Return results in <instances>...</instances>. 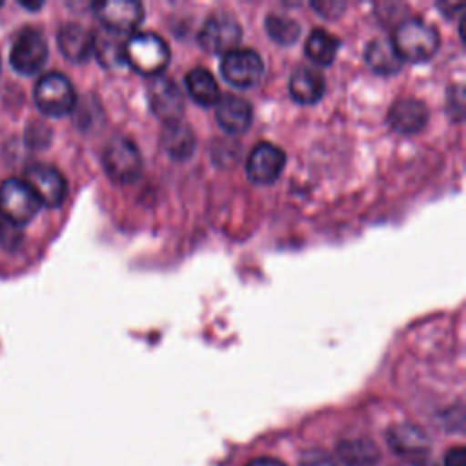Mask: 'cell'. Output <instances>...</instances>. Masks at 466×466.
Masks as SVG:
<instances>
[{
	"instance_id": "obj_5",
	"label": "cell",
	"mask_w": 466,
	"mask_h": 466,
	"mask_svg": "<svg viewBox=\"0 0 466 466\" xmlns=\"http://www.w3.org/2000/svg\"><path fill=\"white\" fill-rule=\"evenodd\" d=\"M242 38V25L240 22L229 15L228 11H215L211 13L200 31H198V44L208 53L224 55L237 47Z\"/></svg>"
},
{
	"instance_id": "obj_17",
	"label": "cell",
	"mask_w": 466,
	"mask_h": 466,
	"mask_svg": "<svg viewBox=\"0 0 466 466\" xmlns=\"http://www.w3.org/2000/svg\"><path fill=\"white\" fill-rule=\"evenodd\" d=\"M289 95L300 104H315L322 98L326 89V80L320 71L309 66H299L288 82Z\"/></svg>"
},
{
	"instance_id": "obj_30",
	"label": "cell",
	"mask_w": 466,
	"mask_h": 466,
	"mask_svg": "<svg viewBox=\"0 0 466 466\" xmlns=\"http://www.w3.org/2000/svg\"><path fill=\"white\" fill-rule=\"evenodd\" d=\"M248 466H288V464H284L282 461L273 459V457H257Z\"/></svg>"
},
{
	"instance_id": "obj_18",
	"label": "cell",
	"mask_w": 466,
	"mask_h": 466,
	"mask_svg": "<svg viewBox=\"0 0 466 466\" xmlns=\"http://www.w3.org/2000/svg\"><path fill=\"white\" fill-rule=\"evenodd\" d=\"M386 439L390 448L404 457L422 455L430 450V439L426 431L415 424H397L390 428Z\"/></svg>"
},
{
	"instance_id": "obj_16",
	"label": "cell",
	"mask_w": 466,
	"mask_h": 466,
	"mask_svg": "<svg viewBox=\"0 0 466 466\" xmlns=\"http://www.w3.org/2000/svg\"><path fill=\"white\" fill-rule=\"evenodd\" d=\"M160 144L164 151L175 160H186L195 153L197 138L187 122L182 118L164 122V129L160 133Z\"/></svg>"
},
{
	"instance_id": "obj_26",
	"label": "cell",
	"mask_w": 466,
	"mask_h": 466,
	"mask_svg": "<svg viewBox=\"0 0 466 466\" xmlns=\"http://www.w3.org/2000/svg\"><path fill=\"white\" fill-rule=\"evenodd\" d=\"M446 109L451 115V118L461 120L464 115V89L462 86H451L448 89V98H446Z\"/></svg>"
},
{
	"instance_id": "obj_22",
	"label": "cell",
	"mask_w": 466,
	"mask_h": 466,
	"mask_svg": "<svg viewBox=\"0 0 466 466\" xmlns=\"http://www.w3.org/2000/svg\"><path fill=\"white\" fill-rule=\"evenodd\" d=\"M339 47H340V40L333 33L322 27H315L306 38L304 53L311 62L319 66H328L335 60Z\"/></svg>"
},
{
	"instance_id": "obj_15",
	"label": "cell",
	"mask_w": 466,
	"mask_h": 466,
	"mask_svg": "<svg viewBox=\"0 0 466 466\" xmlns=\"http://www.w3.org/2000/svg\"><path fill=\"white\" fill-rule=\"evenodd\" d=\"M58 49L69 62L82 64L93 55V33L80 24L69 22L58 29Z\"/></svg>"
},
{
	"instance_id": "obj_9",
	"label": "cell",
	"mask_w": 466,
	"mask_h": 466,
	"mask_svg": "<svg viewBox=\"0 0 466 466\" xmlns=\"http://www.w3.org/2000/svg\"><path fill=\"white\" fill-rule=\"evenodd\" d=\"M24 182L38 198L40 204L47 208H58L67 195V182L64 175L49 164H31L24 171Z\"/></svg>"
},
{
	"instance_id": "obj_6",
	"label": "cell",
	"mask_w": 466,
	"mask_h": 466,
	"mask_svg": "<svg viewBox=\"0 0 466 466\" xmlns=\"http://www.w3.org/2000/svg\"><path fill=\"white\" fill-rule=\"evenodd\" d=\"M40 206L42 204L24 180L7 178L0 184V215L4 220L22 228L31 222Z\"/></svg>"
},
{
	"instance_id": "obj_27",
	"label": "cell",
	"mask_w": 466,
	"mask_h": 466,
	"mask_svg": "<svg viewBox=\"0 0 466 466\" xmlns=\"http://www.w3.org/2000/svg\"><path fill=\"white\" fill-rule=\"evenodd\" d=\"M22 235H20V226H15L7 220H2V226H0V242L4 244V248H9L13 249L18 242H20Z\"/></svg>"
},
{
	"instance_id": "obj_1",
	"label": "cell",
	"mask_w": 466,
	"mask_h": 466,
	"mask_svg": "<svg viewBox=\"0 0 466 466\" xmlns=\"http://www.w3.org/2000/svg\"><path fill=\"white\" fill-rule=\"evenodd\" d=\"M390 42L402 62H424L437 53L441 36L433 24L411 16L395 25Z\"/></svg>"
},
{
	"instance_id": "obj_14",
	"label": "cell",
	"mask_w": 466,
	"mask_h": 466,
	"mask_svg": "<svg viewBox=\"0 0 466 466\" xmlns=\"http://www.w3.org/2000/svg\"><path fill=\"white\" fill-rule=\"evenodd\" d=\"M428 107L415 96L397 98L388 111V124L399 133H417L428 122Z\"/></svg>"
},
{
	"instance_id": "obj_8",
	"label": "cell",
	"mask_w": 466,
	"mask_h": 466,
	"mask_svg": "<svg viewBox=\"0 0 466 466\" xmlns=\"http://www.w3.org/2000/svg\"><path fill=\"white\" fill-rule=\"evenodd\" d=\"M47 55L49 49L46 36L35 27H25L15 38L9 53V64L20 75H35L44 67Z\"/></svg>"
},
{
	"instance_id": "obj_2",
	"label": "cell",
	"mask_w": 466,
	"mask_h": 466,
	"mask_svg": "<svg viewBox=\"0 0 466 466\" xmlns=\"http://www.w3.org/2000/svg\"><path fill=\"white\" fill-rule=\"evenodd\" d=\"M169 46L167 42L149 31L135 33L126 38L124 44V64L144 76H158L169 64Z\"/></svg>"
},
{
	"instance_id": "obj_23",
	"label": "cell",
	"mask_w": 466,
	"mask_h": 466,
	"mask_svg": "<svg viewBox=\"0 0 466 466\" xmlns=\"http://www.w3.org/2000/svg\"><path fill=\"white\" fill-rule=\"evenodd\" d=\"M368 66L379 75H393L402 67V60L395 53L390 38H373L364 51Z\"/></svg>"
},
{
	"instance_id": "obj_12",
	"label": "cell",
	"mask_w": 466,
	"mask_h": 466,
	"mask_svg": "<svg viewBox=\"0 0 466 466\" xmlns=\"http://www.w3.org/2000/svg\"><path fill=\"white\" fill-rule=\"evenodd\" d=\"M93 9L102 27L116 33L135 29L144 18V7L137 0H102L93 4Z\"/></svg>"
},
{
	"instance_id": "obj_24",
	"label": "cell",
	"mask_w": 466,
	"mask_h": 466,
	"mask_svg": "<svg viewBox=\"0 0 466 466\" xmlns=\"http://www.w3.org/2000/svg\"><path fill=\"white\" fill-rule=\"evenodd\" d=\"M264 27L269 38L280 46L293 44L300 35L299 22L282 13H269L264 20Z\"/></svg>"
},
{
	"instance_id": "obj_21",
	"label": "cell",
	"mask_w": 466,
	"mask_h": 466,
	"mask_svg": "<svg viewBox=\"0 0 466 466\" xmlns=\"http://www.w3.org/2000/svg\"><path fill=\"white\" fill-rule=\"evenodd\" d=\"M124 44L120 33L102 27L93 33V55L104 67H116L124 64Z\"/></svg>"
},
{
	"instance_id": "obj_13",
	"label": "cell",
	"mask_w": 466,
	"mask_h": 466,
	"mask_svg": "<svg viewBox=\"0 0 466 466\" xmlns=\"http://www.w3.org/2000/svg\"><path fill=\"white\" fill-rule=\"evenodd\" d=\"M215 116L218 126L228 133H242L251 126L253 107L244 96L224 93L217 100Z\"/></svg>"
},
{
	"instance_id": "obj_31",
	"label": "cell",
	"mask_w": 466,
	"mask_h": 466,
	"mask_svg": "<svg viewBox=\"0 0 466 466\" xmlns=\"http://www.w3.org/2000/svg\"><path fill=\"white\" fill-rule=\"evenodd\" d=\"M24 7H27V9H38L42 4H22Z\"/></svg>"
},
{
	"instance_id": "obj_29",
	"label": "cell",
	"mask_w": 466,
	"mask_h": 466,
	"mask_svg": "<svg viewBox=\"0 0 466 466\" xmlns=\"http://www.w3.org/2000/svg\"><path fill=\"white\" fill-rule=\"evenodd\" d=\"M444 466H466V450L462 446L448 450L444 455Z\"/></svg>"
},
{
	"instance_id": "obj_11",
	"label": "cell",
	"mask_w": 466,
	"mask_h": 466,
	"mask_svg": "<svg viewBox=\"0 0 466 466\" xmlns=\"http://www.w3.org/2000/svg\"><path fill=\"white\" fill-rule=\"evenodd\" d=\"M286 166V153L273 142H258L246 160V173L257 184H269L279 178Z\"/></svg>"
},
{
	"instance_id": "obj_10",
	"label": "cell",
	"mask_w": 466,
	"mask_h": 466,
	"mask_svg": "<svg viewBox=\"0 0 466 466\" xmlns=\"http://www.w3.org/2000/svg\"><path fill=\"white\" fill-rule=\"evenodd\" d=\"M147 100L151 111L164 122L178 120L184 113V95L169 76H153L147 84Z\"/></svg>"
},
{
	"instance_id": "obj_3",
	"label": "cell",
	"mask_w": 466,
	"mask_h": 466,
	"mask_svg": "<svg viewBox=\"0 0 466 466\" xmlns=\"http://www.w3.org/2000/svg\"><path fill=\"white\" fill-rule=\"evenodd\" d=\"M33 96L36 107L47 116H64L71 113L76 104V93L71 80L58 71L42 75L35 84Z\"/></svg>"
},
{
	"instance_id": "obj_32",
	"label": "cell",
	"mask_w": 466,
	"mask_h": 466,
	"mask_svg": "<svg viewBox=\"0 0 466 466\" xmlns=\"http://www.w3.org/2000/svg\"><path fill=\"white\" fill-rule=\"evenodd\" d=\"M2 220H4V218H2V215H0V226H2Z\"/></svg>"
},
{
	"instance_id": "obj_33",
	"label": "cell",
	"mask_w": 466,
	"mask_h": 466,
	"mask_svg": "<svg viewBox=\"0 0 466 466\" xmlns=\"http://www.w3.org/2000/svg\"><path fill=\"white\" fill-rule=\"evenodd\" d=\"M0 7H2V2H0Z\"/></svg>"
},
{
	"instance_id": "obj_19",
	"label": "cell",
	"mask_w": 466,
	"mask_h": 466,
	"mask_svg": "<svg viewBox=\"0 0 466 466\" xmlns=\"http://www.w3.org/2000/svg\"><path fill=\"white\" fill-rule=\"evenodd\" d=\"M380 451L370 439H346L337 446V461L346 466H375Z\"/></svg>"
},
{
	"instance_id": "obj_7",
	"label": "cell",
	"mask_w": 466,
	"mask_h": 466,
	"mask_svg": "<svg viewBox=\"0 0 466 466\" xmlns=\"http://www.w3.org/2000/svg\"><path fill=\"white\" fill-rule=\"evenodd\" d=\"M220 73L224 80L235 87H253L264 73L262 56L251 47H235L222 55Z\"/></svg>"
},
{
	"instance_id": "obj_20",
	"label": "cell",
	"mask_w": 466,
	"mask_h": 466,
	"mask_svg": "<svg viewBox=\"0 0 466 466\" xmlns=\"http://www.w3.org/2000/svg\"><path fill=\"white\" fill-rule=\"evenodd\" d=\"M186 89L200 106H213L220 98V89L213 73L206 67H193L186 75Z\"/></svg>"
},
{
	"instance_id": "obj_25",
	"label": "cell",
	"mask_w": 466,
	"mask_h": 466,
	"mask_svg": "<svg viewBox=\"0 0 466 466\" xmlns=\"http://www.w3.org/2000/svg\"><path fill=\"white\" fill-rule=\"evenodd\" d=\"M299 464L300 466H340V462L337 461L335 455H331L326 450H319V448L304 451Z\"/></svg>"
},
{
	"instance_id": "obj_28",
	"label": "cell",
	"mask_w": 466,
	"mask_h": 466,
	"mask_svg": "<svg viewBox=\"0 0 466 466\" xmlns=\"http://www.w3.org/2000/svg\"><path fill=\"white\" fill-rule=\"evenodd\" d=\"M311 7L326 18H335V16H340V13L346 9V2L320 0V2H311Z\"/></svg>"
},
{
	"instance_id": "obj_4",
	"label": "cell",
	"mask_w": 466,
	"mask_h": 466,
	"mask_svg": "<svg viewBox=\"0 0 466 466\" xmlns=\"http://www.w3.org/2000/svg\"><path fill=\"white\" fill-rule=\"evenodd\" d=\"M102 166L109 178L120 184H129L140 177L144 162L135 142L127 137L116 135L104 147Z\"/></svg>"
}]
</instances>
